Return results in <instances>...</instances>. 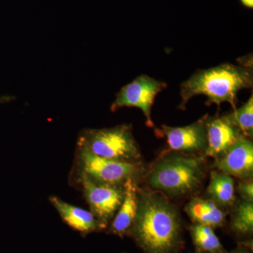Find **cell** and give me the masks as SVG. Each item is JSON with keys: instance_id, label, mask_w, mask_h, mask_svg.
I'll return each instance as SVG.
<instances>
[{"instance_id": "obj_16", "label": "cell", "mask_w": 253, "mask_h": 253, "mask_svg": "<svg viewBox=\"0 0 253 253\" xmlns=\"http://www.w3.org/2000/svg\"><path fill=\"white\" fill-rule=\"evenodd\" d=\"M231 229L238 236L252 235L253 232V204L243 200L237 204L233 212Z\"/></svg>"}, {"instance_id": "obj_13", "label": "cell", "mask_w": 253, "mask_h": 253, "mask_svg": "<svg viewBox=\"0 0 253 253\" xmlns=\"http://www.w3.org/2000/svg\"><path fill=\"white\" fill-rule=\"evenodd\" d=\"M186 212L194 223L220 227L225 222V213L211 199L195 198L186 205Z\"/></svg>"}, {"instance_id": "obj_5", "label": "cell", "mask_w": 253, "mask_h": 253, "mask_svg": "<svg viewBox=\"0 0 253 253\" xmlns=\"http://www.w3.org/2000/svg\"><path fill=\"white\" fill-rule=\"evenodd\" d=\"M77 163L79 173L86 174L96 182L111 186H124L129 179L136 180L142 169L138 163L100 157L79 146Z\"/></svg>"}, {"instance_id": "obj_17", "label": "cell", "mask_w": 253, "mask_h": 253, "mask_svg": "<svg viewBox=\"0 0 253 253\" xmlns=\"http://www.w3.org/2000/svg\"><path fill=\"white\" fill-rule=\"evenodd\" d=\"M226 119L236 126L244 136L251 138L253 132V96L239 109L225 116Z\"/></svg>"}, {"instance_id": "obj_7", "label": "cell", "mask_w": 253, "mask_h": 253, "mask_svg": "<svg viewBox=\"0 0 253 253\" xmlns=\"http://www.w3.org/2000/svg\"><path fill=\"white\" fill-rule=\"evenodd\" d=\"M166 86V83L142 75L120 90L111 104V111L123 107L139 108L146 117L147 126L152 127L154 124L151 120V108L156 96Z\"/></svg>"}, {"instance_id": "obj_3", "label": "cell", "mask_w": 253, "mask_h": 253, "mask_svg": "<svg viewBox=\"0 0 253 253\" xmlns=\"http://www.w3.org/2000/svg\"><path fill=\"white\" fill-rule=\"evenodd\" d=\"M205 172L202 158L172 154L155 165L149 178L151 187L171 196L193 194L202 186Z\"/></svg>"}, {"instance_id": "obj_6", "label": "cell", "mask_w": 253, "mask_h": 253, "mask_svg": "<svg viewBox=\"0 0 253 253\" xmlns=\"http://www.w3.org/2000/svg\"><path fill=\"white\" fill-rule=\"evenodd\" d=\"M79 180L90 212L105 229L122 204L124 186L100 184L82 173H79Z\"/></svg>"}, {"instance_id": "obj_4", "label": "cell", "mask_w": 253, "mask_h": 253, "mask_svg": "<svg viewBox=\"0 0 253 253\" xmlns=\"http://www.w3.org/2000/svg\"><path fill=\"white\" fill-rule=\"evenodd\" d=\"M77 146L108 159L138 163L141 158L140 151L129 125L84 129L78 136Z\"/></svg>"}, {"instance_id": "obj_1", "label": "cell", "mask_w": 253, "mask_h": 253, "mask_svg": "<svg viewBox=\"0 0 253 253\" xmlns=\"http://www.w3.org/2000/svg\"><path fill=\"white\" fill-rule=\"evenodd\" d=\"M144 253H174L182 245L179 212L163 194L138 190V208L129 234Z\"/></svg>"}, {"instance_id": "obj_15", "label": "cell", "mask_w": 253, "mask_h": 253, "mask_svg": "<svg viewBox=\"0 0 253 253\" xmlns=\"http://www.w3.org/2000/svg\"><path fill=\"white\" fill-rule=\"evenodd\" d=\"M191 238L196 249L201 253H226L213 228L194 223L190 227Z\"/></svg>"}, {"instance_id": "obj_11", "label": "cell", "mask_w": 253, "mask_h": 253, "mask_svg": "<svg viewBox=\"0 0 253 253\" xmlns=\"http://www.w3.org/2000/svg\"><path fill=\"white\" fill-rule=\"evenodd\" d=\"M138 189L135 179H129L124 184V198L114 219L109 232L120 237L129 234L138 208Z\"/></svg>"}, {"instance_id": "obj_21", "label": "cell", "mask_w": 253, "mask_h": 253, "mask_svg": "<svg viewBox=\"0 0 253 253\" xmlns=\"http://www.w3.org/2000/svg\"></svg>"}, {"instance_id": "obj_10", "label": "cell", "mask_w": 253, "mask_h": 253, "mask_svg": "<svg viewBox=\"0 0 253 253\" xmlns=\"http://www.w3.org/2000/svg\"><path fill=\"white\" fill-rule=\"evenodd\" d=\"M208 146L206 155L218 159L224 156L234 144L241 131L231 124L225 116L221 118H206Z\"/></svg>"}, {"instance_id": "obj_8", "label": "cell", "mask_w": 253, "mask_h": 253, "mask_svg": "<svg viewBox=\"0 0 253 253\" xmlns=\"http://www.w3.org/2000/svg\"><path fill=\"white\" fill-rule=\"evenodd\" d=\"M214 167L219 172L236 176L242 180L252 179L253 141L244 134L240 136L224 156L216 159Z\"/></svg>"}, {"instance_id": "obj_2", "label": "cell", "mask_w": 253, "mask_h": 253, "mask_svg": "<svg viewBox=\"0 0 253 253\" xmlns=\"http://www.w3.org/2000/svg\"><path fill=\"white\" fill-rule=\"evenodd\" d=\"M252 67L226 63L199 71L181 86V103L179 109H185L191 98L197 95L207 96L206 105L227 102L236 109V96L239 91L253 86Z\"/></svg>"}, {"instance_id": "obj_20", "label": "cell", "mask_w": 253, "mask_h": 253, "mask_svg": "<svg viewBox=\"0 0 253 253\" xmlns=\"http://www.w3.org/2000/svg\"><path fill=\"white\" fill-rule=\"evenodd\" d=\"M229 253H250V251L249 250H247L246 249H245L244 247H240L237 248L236 250H234V251H233L232 252Z\"/></svg>"}, {"instance_id": "obj_18", "label": "cell", "mask_w": 253, "mask_h": 253, "mask_svg": "<svg viewBox=\"0 0 253 253\" xmlns=\"http://www.w3.org/2000/svg\"><path fill=\"white\" fill-rule=\"evenodd\" d=\"M238 192L243 200L248 201H253V183L252 179L242 180L238 186Z\"/></svg>"}, {"instance_id": "obj_14", "label": "cell", "mask_w": 253, "mask_h": 253, "mask_svg": "<svg viewBox=\"0 0 253 253\" xmlns=\"http://www.w3.org/2000/svg\"><path fill=\"white\" fill-rule=\"evenodd\" d=\"M208 196L219 207H229L235 202V187L230 175L217 171L211 174L207 189Z\"/></svg>"}, {"instance_id": "obj_9", "label": "cell", "mask_w": 253, "mask_h": 253, "mask_svg": "<svg viewBox=\"0 0 253 253\" xmlns=\"http://www.w3.org/2000/svg\"><path fill=\"white\" fill-rule=\"evenodd\" d=\"M163 130L169 149L173 151L194 152L206 151L207 149L206 117L190 126L180 127L163 126Z\"/></svg>"}, {"instance_id": "obj_12", "label": "cell", "mask_w": 253, "mask_h": 253, "mask_svg": "<svg viewBox=\"0 0 253 253\" xmlns=\"http://www.w3.org/2000/svg\"><path fill=\"white\" fill-rule=\"evenodd\" d=\"M49 201L68 226L83 234L101 230L102 226L90 211L68 204L57 196H50Z\"/></svg>"}, {"instance_id": "obj_19", "label": "cell", "mask_w": 253, "mask_h": 253, "mask_svg": "<svg viewBox=\"0 0 253 253\" xmlns=\"http://www.w3.org/2000/svg\"><path fill=\"white\" fill-rule=\"evenodd\" d=\"M241 2L246 7L253 9V0H241Z\"/></svg>"}]
</instances>
